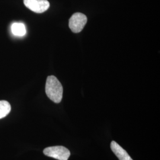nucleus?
Listing matches in <instances>:
<instances>
[{"instance_id": "nucleus-1", "label": "nucleus", "mask_w": 160, "mask_h": 160, "mask_svg": "<svg viewBox=\"0 0 160 160\" xmlns=\"http://www.w3.org/2000/svg\"><path fill=\"white\" fill-rule=\"evenodd\" d=\"M45 92L47 96L54 103H59L62 98L63 87L59 81L53 75L48 77Z\"/></svg>"}, {"instance_id": "nucleus-2", "label": "nucleus", "mask_w": 160, "mask_h": 160, "mask_svg": "<svg viewBox=\"0 0 160 160\" xmlns=\"http://www.w3.org/2000/svg\"><path fill=\"white\" fill-rule=\"evenodd\" d=\"M43 154L58 160H68L71 154L68 149L63 146L48 147L43 150Z\"/></svg>"}, {"instance_id": "nucleus-3", "label": "nucleus", "mask_w": 160, "mask_h": 160, "mask_svg": "<svg viewBox=\"0 0 160 160\" xmlns=\"http://www.w3.org/2000/svg\"><path fill=\"white\" fill-rule=\"evenodd\" d=\"M87 22V18L86 15L81 13H74L69 20V27L71 31L75 33H80L84 29Z\"/></svg>"}, {"instance_id": "nucleus-4", "label": "nucleus", "mask_w": 160, "mask_h": 160, "mask_svg": "<svg viewBox=\"0 0 160 160\" xmlns=\"http://www.w3.org/2000/svg\"><path fill=\"white\" fill-rule=\"evenodd\" d=\"M24 4L31 11L36 13L46 12L50 7L48 0H24Z\"/></svg>"}, {"instance_id": "nucleus-5", "label": "nucleus", "mask_w": 160, "mask_h": 160, "mask_svg": "<svg viewBox=\"0 0 160 160\" xmlns=\"http://www.w3.org/2000/svg\"><path fill=\"white\" fill-rule=\"evenodd\" d=\"M110 147L115 155L119 160H133L124 149L115 141H112Z\"/></svg>"}, {"instance_id": "nucleus-6", "label": "nucleus", "mask_w": 160, "mask_h": 160, "mask_svg": "<svg viewBox=\"0 0 160 160\" xmlns=\"http://www.w3.org/2000/svg\"><path fill=\"white\" fill-rule=\"evenodd\" d=\"M12 32L16 36H23L26 33L25 25L22 23H13L12 25Z\"/></svg>"}, {"instance_id": "nucleus-7", "label": "nucleus", "mask_w": 160, "mask_h": 160, "mask_svg": "<svg viewBox=\"0 0 160 160\" xmlns=\"http://www.w3.org/2000/svg\"><path fill=\"white\" fill-rule=\"evenodd\" d=\"M11 111L10 104L6 100L0 101V119L5 118Z\"/></svg>"}]
</instances>
